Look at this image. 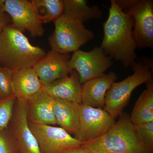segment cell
Wrapping results in <instances>:
<instances>
[{
    "mask_svg": "<svg viewBox=\"0 0 153 153\" xmlns=\"http://www.w3.org/2000/svg\"><path fill=\"white\" fill-rule=\"evenodd\" d=\"M81 87L78 73L72 70L70 75L43 85L42 90L53 98L81 104Z\"/></svg>",
    "mask_w": 153,
    "mask_h": 153,
    "instance_id": "obj_15",
    "label": "cell"
},
{
    "mask_svg": "<svg viewBox=\"0 0 153 153\" xmlns=\"http://www.w3.org/2000/svg\"><path fill=\"white\" fill-rule=\"evenodd\" d=\"M40 47L33 46L12 24L0 34V65L12 71L33 67L46 55Z\"/></svg>",
    "mask_w": 153,
    "mask_h": 153,
    "instance_id": "obj_3",
    "label": "cell"
},
{
    "mask_svg": "<svg viewBox=\"0 0 153 153\" xmlns=\"http://www.w3.org/2000/svg\"><path fill=\"white\" fill-rule=\"evenodd\" d=\"M55 30L49 38L51 50L62 54H69L93 40L92 31L83 23L63 14L54 22Z\"/></svg>",
    "mask_w": 153,
    "mask_h": 153,
    "instance_id": "obj_5",
    "label": "cell"
},
{
    "mask_svg": "<svg viewBox=\"0 0 153 153\" xmlns=\"http://www.w3.org/2000/svg\"><path fill=\"white\" fill-rule=\"evenodd\" d=\"M54 99L43 90L26 101L27 116L30 121L38 124H57L54 112Z\"/></svg>",
    "mask_w": 153,
    "mask_h": 153,
    "instance_id": "obj_14",
    "label": "cell"
},
{
    "mask_svg": "<svg viewBox=\"0 0 153 153\" xmlns=\"http://www.w3.org/2000/svg\"><path fill=\"white\" fill-rule=\"evenodd\" d=\"M115 122L104 109L80 104L79 128L74 137L85 143L103 135Z\"/></svg>",
    "mask_w": 153,
    "mask_h": 153,
    "instance_id": "obj_8",
    "label": "cell"
},
{
    "mask_svg": "<svg viewBox=\"0 0 153 153\" xmlns=\"http://www.w3.org/2000/svg\"><path fill=\"white\" fill-rule=\"evenodd\" d=\"M31 1L42 24L55 22L63 14V0Z\"/></svg>",
    "mask_w": 153,
    "mask_h": 153,
    "instance_id": "obj_20",
    "label": "cell"
},
{
    "mask_svg": "<svg viewBox=\"0 0 153 153\" xmlns=\"http://www.w3.org/2000/svg\"><path fill=\"white\" fill-rule=\"evenodd\" d=\"M117 78V74L111 71L84 82L81 87V104L102 108L105 105L107 91Z\"/></svg>",
    "mask_w": 153,
    "mask_h": 153,
    "instance_id": "obj_13",
    "label": "cell"
},
{
    "mask_svg": "<svg viewBox=\"0 0 153 153\" xmlns=\"http://www.w3.org/2000/svg\"><path fill=\"white\" fill-rule=\"evenodd\" d=\"M16 99L14 95L7 98H0V131L4 130L7 127L13 116Z\"/></svg>",
    "mask_w": 153,
    "mask_h": 153,
    "instance_id": "obj_21",
    "label": "cell"
},
{
    "mask_svg": "<svg viewBox=\"0 0 153 153\" xmlns=\"http://www.w3.org/2000/svg\"><path fill=\"white\" fill-rule=\"evenodd\" d=\"M80 105L60 99H54V112L57 124L74 135L80 122Z\"/></svg>",
    "mask_w": 153,
    "mask_h": 153,
    "instance_id": "obj_17",
    "label": "cell"
},
{
    "mask_svg": "<svg viewBox=\"0 0 153 153\" xmlns=\"http://www.w3.org/2000/svg\"><path fill=\"white\" fill-rule=\"evenodd\" d=\"M11 22L10 16L5 12L0 11V34L6 26L10 25Z\"/></svg>",
    "mask_w": 153,
    "mask_h": 153,
    "instance_id": "obj_25",
    "label": "cell"
},
{
    "mask_svg": "<svg viewBox=\"0 0 153 153\" xmlns=\"http://www.w3.org/2000/svg\"><path fill=\"white\" fill-rule=\"evenodd\" d=\"M61 153H92L90 149L83 144L79 146L68 149Z\"/></svg>",
    "mask_w": 153,
    "mask_h": 153,
    "instance_id": "obj_26",
    "label": "cell"
},
{
    "mask_svg": "<svg viewBox=\"0 0 153 153\" xmlns=\"http://www.w3.org/2000/svg\"><path fill=\"white\" fill-rule=\"evenodd\" d=\"M5 2V0H0V11H4Z\"/></svg>",
    "mask_w": 153,
    "mask_h": 153,
    "instance_id": "obj_27",
    "label": "cell"
},
{
    "mask_svg": "<svg viewBox=\"0 0 153 153\" xmlns=\"http://www.w3.org/2000/svg\"><path fill=\"white\" fill-rule=\"evenodd\" d=\"M42 153H61L84 144L61 127L28 122Z\"/></svg>",
    "mask_w": 153,
    "mask_h": 153,
    "instance_id": "obj_9",
    "label": "cell"
},
{
    "mask_svg": "<svg viewBox=\"0 0 153 153\" xmlns=\"http://www.w3.org/2000/svg\"><path fill=\"white\" fill-rule=\"evenodd\" d=\"M92 153H153L140 140L127 114L123 113L109 130L84 144Z\"/></svg>",
    "mask_w": 153,
    "mask_h": 153,
    "instance_id": "obj_2",
    "label": "cell"
},
{
    "mask_svg": "<svg viewBox=\"0 0 153 153\" xmlns=\"http://www.w3.org/2000/svg\"><path fill=\"white\" fill-rule=\"evenodd\" d=\"M113 64L112 58L106 55L100 46L89 52L79 49L73 52L68 62V68L70 72L74 70L78 73L82 85L102 76Z\"/></svg>",
    "mask_w": 153,
    "mask_h": 153,
    "instance_id": "obj_7",
    "label": "cell"
},
{
    "mask_svg": "<svg viewBox=\"0 0 153 153\" xmlns=\"http://www.w3.org/2000/svg\"><path fill=\"white\" fill-rule=\"evenodd\" d=\"M0 66H1V65H0Z\"/></svg>",
    "mask_w": 153,
    "mask_h": 153,
    "instance_id": "obj_28",
    "label": "cell"
},
{
    "mask_svg": "<svg viewBox=\"0 0 153 153\" xmlns=\"http://www.w3.org/2000/svg\"><path fill=\"white\" fill-rule=\"evenodd\" d=\"M123 12L134 19L133 35L137 48H153L152 0H115Z\"/></svg>",
    "mask_w": 153,
    "mask_h": 153,
    "instance_id": "obj_6",
    "label": "cell"
},
{
    "mask_svg": "<svg viewBox=\"0 0 153 153\" xmlns=\"http://www.w3.org/2000/svg\"><path fill=\"white\" fill-rule=\"evenodd\" d=\"M12 72V70L0 66V98H7L14 95Z\"/></svg>",
    "mask_w": 153,
    "mask_h": 153,
    "instance_id": "obj_23",
    "label": "cell"
},
{
    "mask_svg": "<svg viewBox=\"0 0 153 153\" xmlns=\"http://www.w3.org/2000/svg\"><path fill=\"white\" fill-rule=\"evenodd\" d=\"M134 126L140 140L147 147L153 151V121Z\"/></svg>",
    "mask_w": 153,
    "mask_h": 153,
    "instance_id": "obj_22",
    "label": "cell"
},
{
    "mask_svg": "<svg viewBox=\"0 0 153 153\" xmlns=\"http://www.w3.org/2000/svg\"><path fill=\"white\" fill-rule=\"evenodd\" d=\"M4 11L10 16L13 26L22 33L28 31L34 38L44 35V28L31 1L5 0Z\"/></svg>",
    "mask_w": 153,
    "mask_h": 153,
    "instance_id": "obj_10",
    "label": "cell"
},
{
    "mask_svg": "<svg viewBox=\"0 0 153 153\" xmlns=\"http://www.w3.org/2000/svg\"><path fill=\"white\" fill-rule=\"evenodd\" d=\"M13 94L19 100L26 101L42 91L43 85L33 67L12 71Z\"/></svg>",
    "mask_w": 153,
    "mask_h": 153,
    "instance_id": "obj_16",
    "label": "cell"
},
{
    "mask_svg": "<svg viewBox=\"0 0 153 153\" xmlns=\"http://www.w3.org/2000/svg\"><path fill=\"white\" fill-rule=\"evenodd\" d=\"M63 14L82 23L102 18L98 6L90 7L86 0H63Z\"/></svg>",
    "mask_w": 153,
    "mask_h": 153,
    "instance_id": "obj_18",
    "label": "cell"
},
{
    "mask_svg": "<svg viewBox=\"0 0 153 153\" xmlns=\"http://www.w3.org/2000/svg\"><path fill=\"white\" fill-rule=\"evenodd\" d=\"M71 57L69 54H60L51 50L33 66L43 85L70 74L68 62Z\"/></svg>",
    "mask_w": 153,
    "mask_h": 153,
    "instance_id": "obj_11",
    "label": "cell"
},
{
    "mask_svg": "<svg viewBox=\"0 0 153 153\" xmlns=\"http://www.w3.org/2000/svg\"><path fill=\"white\" fill-rule=\"evenodd\" d=\"M134 27L131 14L123 12L115 0H111L108 18L103 25L104 36L100 47L106 55L120 62L126 68L132 67L137 60Z\"/></svg>",
    "mask_w": 153,
    "mask_h": 153,
    "instance_id": "obj_1",
    "label": "cell"
},
{
    "mask_svg": "<svg viewBox=\"0 0 153 153\" xmlns=\"http://www.w3.org/2000/svg\"><path fill=\"white\" fill-rule=\"evenodd\" d=\"M3 131H0V153H12L8 139Z\"/></svg>",
    "mask_w": 153,
    "mask_h": 153,
    "instance_id": "obj_24",
    "label": "cell"
},
{
    "mask_svg": "<svg viewBox=\"0 0 153 153\" xmlns=\"http://www.w3.org/2000/svg\"><path fill=\"white\" fill-rule=\"evenodd\" d=\"M134 124L153 121V81L146 83V88L141 94L130 116Z\"/></svg>",
    "mask_w": 153,
    "mask_h": 153,
    "instance_id": "obj_19",
    "label": "cell"
},
{
    "mask_svg": "<svg viewBox=\"0 0 153 153\" xmlns=\"http://www.w3.org/2000/svg\"><path fill=\"white\" fill-rule=\"evenodd\" d=\"M13 123V134L22 153H42L29 127L26 101L18 100Z\"/></svg>",
    "mask_w": 153,
    "mask_h": 153,
    "instance_id": "obj_12",
    "label": "cell"
},
{
    "mask_svg": "<svg viewBox=\"0 0 153 153\" xmlns=\"http://www.w3.org/2000/svg\"><path fill=\"white\" fill-rule=\"evenodd\" d=\"M131 67L133 74L122 81L113 82L105 95L104 109L114 119L122 113L134 89L153 80L150 59H137Z\"/></svg>",
    "mask_w": 153,
    "mask_h": 153,
    "instance_id": "obj_4",
    "label": "cell"
}]
</instances>
